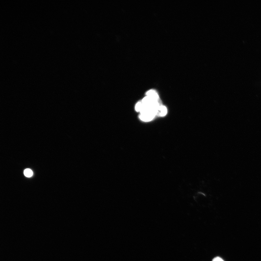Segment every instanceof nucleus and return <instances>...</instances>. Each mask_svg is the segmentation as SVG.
Listing matches in <instances>:
<instances>
[{
	"instance_id": "obj_1",
	"label": "nucleus",
	"mask_w": 261,
	"mask_h": 261,
	"mask_svg": "<svg viewBox=\"0 0 261 261\" xmlns=\"http://www.w3.org/2000/svg\"><path fill=\"white\" fill-rule=\"evenodd\" d=\"M155 115H156L155 114L152 113H141V114L140 115V118L142 121L149 122L152 120Z\"/></svg>"
},
{
	"instance_id": "obj_2",
	"label": "nucleus",
	"mask_w": 261,
	"mask_h": 261,
	"mask_svg": "<svg viewBox=\"0 0 261 261\" xmlns=\"http://www.w3.org/2000/svg\"><path fill=\"white\" fill-rule=\"evenodd\" d=\"M147 96L152 99L155 100H158L159 96L158 94L154 90H150L147 92L146 93Z\"/></svg>"
},
{
	"instance_id": "obj_3",
	"label": "nucleus",
	"mask_w": 261,
	"mask_h": 261,
	"mask_svg": "<svg viewBox=\"0 0 261 261\" xmlns=\"http://www.w3.org/2000/svg\"><path fill=\"white\" fill-rule=\"evenodd\" d=\"M167 113V110L166 107L164 106H161L159 107L157 114L161 117H164L166 115Z\"/></svg>"
},
{
	"instance_id": "obj_4",
	"label": "nucleus",
	"mask_w": 261,
	"mask_h": 261,
	"mask_svg": "<svg viewBox=\"0 0 261 261\" xmlns=\"http://www.w3.org/2000/svg\"><path fill=\"white\" fill-rule=\"evenodd\" d=\"M24 175L26 177H30L32 176L33 173L31 170L30 169H26L24 172Z\"/></svg>"
},
{
	"instance_id": "obj_5",
	"label": "nucleus",
	"mask_w": 261,
	"mask_h": 261,
	"mask_svg": "<svg viewBox=\"0 0 261 261\" xmlns=\"http://www.w3.org/2000/svg\"><path fill=\"white\" fill-rule=\"evenodd\" d=\"M142 107H143V104L142 102H138L136 105L135 107L136 110L138 112H140L142 110Z\"/></svg>"
},
{
	"instance_id": "obj_6",
	"label": "nucleus",
	"mask_w": 261,
	"mask_h": 261,
	"mask_svg": "<svg viewBox=\"0 0 261 261\" xmlns=\"http://www.w3.org/2000/svg\"><path fill=\"white\" fill-rule=\"evenodd\" d=\"M212 261H224V260L221 258L217 257L214 258Z\"/></svg>"
}]
</instances>
